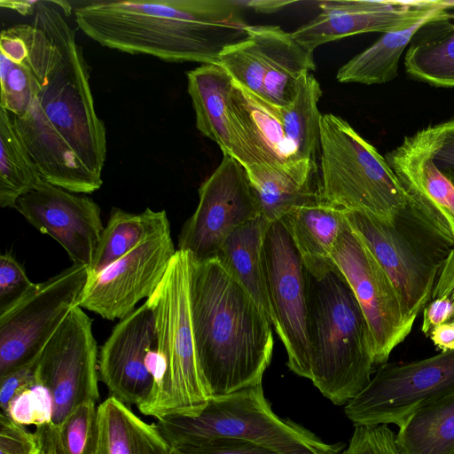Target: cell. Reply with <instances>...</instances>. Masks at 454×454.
Wrapping results in <instances>:
<instances>
[{"label":"cell","mask_w":454,"mask_h":454,"mask_svg":"<svg viewBox=\"0 0 454 454\" xmlns=\"http://www.w3.org/2000/svg\"><path fill=\"white\" fill-rule=\"evenodd\" d=\"M191 314L209 397L262 384L273 355L271 323L216 257L190 270Z\"/></svg>","instance_id":"obj_3"},{"label":"cell","mask_w":454,"mask_h":454,"mask_svg":"<svg viewBox=\"0 0 454 454\" xmlns=\"http://www.w3.org/2000/svg\"><path fill=\"white\" fill-rule=\"evenodd\" d=\"M395 441L402 454H454V393L414 412Z\"/></svg>","instance_id":"obj_31"},{"label":"cell","mask_w":454,"mask_h":454,"mask_svg":"<svg viewBox=\"0 0 454 454\" xmlns=\"http://www.w3.org/2000/svg\"><path fill=\"white\" fill-rule=\"evenodd\" d=\"M320 128V200L393 223L407 200L385 157L338 115L323 114Z\"/></svg>","instance_id":"obj_7"},{"label":"cell","mask_w":454,"mask_h":454,"mask_svg":"<svg viewBox=\"0 0 454 454\" xmlns=\"http://www.w3.org/2000/svg\"><path fill=\"white\" fill-rule=\"evenodd\" d=\"M39 1H1L2 7L14 10L22 15L34 14Z\"/></svg>","instance_id":"obj_46"},{"label":"cell","mask_w":454,"mask_h":454,"mask_svg":"<svg viewBox=\"0 0 454 454\" xmlns=\"http://www.w3.org/2000/svg\"><path fill=\"white\" fill-rule=\"evenodd\" d=\"M43 180L11 114L0 106V206L14 208Z\"/></svg>","instance_id":"obj_32"},{"label":"cell","mask_w":454,"mask_h":454,"mask_svg":"<svg viewBox=\"0 0 454 454\" xmlns=\"http://www.w3.org/2000/svg\"><path fill=\"white\" fill-rule=\"evenodd\" d=\"M437 297H448L454 305V247L441 268L431 300ZM450 321H454V312Z\"/></svg>","instance_id":"obj_43"},{"label":"cell","mask_w":454,"mask_h":454,"mask_svg":"<svg viewBox=\"0 0 454 454\" xmlns=\"http://www.w3.org/2000/svg\"><path fill=\"white\" fill-rule=\"evenodd\" d=\"M422 312L421 332L426 337H428L433 328L450 320L454 312V305L448 297H437L432 299Z\"/></svg>","instance_id":"obj_42"},{"label":"cell","mask_w":454,"mask_h":454,"mask_svg":"<svg viewBox=\"0 0 454 454\" xmlns=\"http://www.w3.org/2000/svg\"><path fill=\"white\" fill-rule=\"evenodd\" d=\"M322 94L319 82L308 73L300 78L293 100L285 106H278L286 138L296 160L318 164L323 114L317 105Z\"/></svg>","instance_id":"obj_30"},{"label":"cell","mask_w":454,"mask_h":454,"mask_svg":"<svg viewBox=\"0 0 454 454\" xmlns=\"http://www.w3.org/2000/svg\"><path fill=\"white\" fill-rule=\"evenodd\" d=\"M387 425L355 427L342 454H402Z\"/></svg>","instance_id":"obj_36"},{"label":"cell","mask_w":454,"mask_h":454,"mask_svg":"<svg viewBox=\"0 0 454 454\" xmlns=\"http://www.w3.org/2000/svg\"><path fill=\"white\" fill-rule=\"evenodd\" d=\"M14 209L41 233L55 239L73 264L90 270L104 230L100 207L91 198L43 179L19 198Z\"/></svg>","instance_id":"obj_16"},{"label":"cell","mask_w":454,"mask_h":454,"mask_svg":"<svg viewBox=\"0 0 454 454\" xmlns=\"http://www.w3.org/2000/svg\"><path fill=\"white\" fill-rule=\"evenodd\" d=\"M87 266L73 264L34 285L0 310V377L38 358L78 301L87 284Z\"/></svg>","instance_id":"obj_10"},{"label":"cell","mask_w":454,"mask_h":454,"mask_svg":"<svg viewBox=\"0 0 454 454\" xmlns=\"http://www.w3.org/2000/svg\"><path fill=\"white\" fill-rule=\"evenodd\" d=\"M342 454V453H341Z\"/></svg>","instance_id":"obj_50"},{"label":"cell","mask_w":454,"mask_h":454,"mask_svg":"<svg viewBox=\"0 0 454 454\" xmlns=\"http://www.w3.org/2000/svg\"><path fill=\"white\" fill-rule=\"evenodd\" d=\"M34 283L10 253L0 255V310L22 296Z\"/></svg>","instance_id":"obj_37"},{"label":"cell","mask_w":454,"mask_h":454,"mask_svg":"<svg viewBox=\"0 0 454 454\" xmlns=\"http://www.w3.org/2000/svg\"><path fill=\"white\" fill-rule=\"evenodd\" d=\"M227 108L232 157L245 168L299 160L286 138L277 106L234 82Z\"/></svg>","instance_id":"obj_20"},{"label":"cell","mask_w":454,"mask_h":454,"mask_svg":"<svg viewBox=\"0 0 454 454\" xmlns=\"http://www.w3.org/2000/svg\"><path fill=\"white\" fill-rule=\"evenodd\" d=\"M96 402H85L74 409L58 429L36 427L41 450L50 454H93L97 438Z\"/></svg>","instance_id":"obj_34"},{"label":"cell","mask_w":454,"mask_h":454,"mask_svg":"<svg viewBox=\"0 0 454 454\" xmlns=\"http://www.w3.org/2000/svg\"><path fill=\"white\" fill-rule=\"evenodd\" d=\"M37 383L51 393L53 403L51 429H58L80 404L98 402V351L92 320L81 307H74L39 355Z\"/></svg>","instance_id":"obj_12"},{"label":"cell","mask_w":454,"mask_h":454,"mask_svg":"<svg viewBox=\"0 0 454 454\" xmlns=\"http://www.w3.org/2000/svg\"><path fill=\"white\" fill-rule=\"evenodd\" d=\"M384 157L404 191L408 208L454 247V184L433 160L428 128L405 137Z\"/></svg>","instance_id":"obj_17"},{"label":"cell","mask_w":454,"mask_h":454,"mask_svg":"<svg viewBox=\"0 0 454 454\" xmlns=\"http://www.w3.org/2000/svg\"><path fill=\"white\" fill-rule=\"evenodd\" d=\"M97 411L93 454H170L156 423H146L115 397L106 398Z\"/></svg>","instance_id":"obj_23"},{"label":"cell","mask_w":454,"mask_h":454,"mask_svg":"<svg viewBox=\"0 0 454 454\" xmlns=\"http://www.w3.org/2000/svg\"><path fill=\"white\" fill-rule=\"evenodd\" d=\"M267 61L263 79L264 99L285 106L294 98L300 78L316 69L313 52L299 43L292 33L275 25H263Z\"/></svg>","instance_id":"obj_26"},{"label":"cell","mask_w":454,"mask_h":454,"mask_svg":"<svg viewBox=\"0 0 454 454\" xmlns=\"http://www.w3.org/2000/svg\"><path fill=\"white\" fill-rule=\"evenodd\" d=\"M170 454H277L255 443L232 439L215 438L171 447Z\"/></svg>","instance_id":"obj_38"},{"label":"cell","mask_w":454,"mask_h":454,"mask_svg":"<svg viewBox=\"0 0 454 454\" xmlns=\"http://www.w3.org/2000/svg\"><path fill=\"white\" fill-rule=\"evenodd\" d=\"M170 447L215 438L247 441L277 454H341L342 443H327L304 427L278 417L262 384L209 397L184 415L157 419Z\"/></svg>","instance_id":"obj_6"},{"label":"cell","mask_w":454,"mask_h":454,"mask_svg":"<svg viewBox=\"0 0 454 454\" xmlns=\"http://www.w3.org/2000/svg\"><path fill=\"white\" fill-rule=\"evenodd\" d=\"M156 346L153 314L145 301L115 325L100 348L98 375L109 396L137 407L148 398L153 378L147 356Z\"/></svg>","instance_id":"obj_19"},{"label":"cell","mask_w":454,"mask_h":454,"mask_svg":"<svg viewBox=\"0 0 454 454\" xmlns=\"http://www.w3.org/2000/svg\"><path fill=\"white\" fill-rule=\"evenodd\" d=\"M346 215L391 279L407 317L415 322L431 301L452 247L430 231L407 205L393 223L358 212L347 211Z\"/></svg>","instance_id":"obj_8"},{"label":"cell","mask_w":454,"mask_h":454,"mask_svg":"<svg viewBox=\"0 0 454 454\" xmlns=\"http://www.w3.org/2000/svg\"><path fill=\"white\" fill-rule=\"evenodd\" d=\"M59 1H39L29 23L0 35V106L43 180L90 194L103 184L106 129L90 70Z\"/></svg>","instance_id":"obj_1"},{"label":"cell","mask_w":454,"mask_h":454,"mask_svg":"<svg viewBox=\"0 0 454 454\" xmlns=\"http://www.w3.org/2000/svg\"><path fill=\"white\" fill-rule=\"evenodd\" d=\"M176 252L171 231L145 240L102 271L89 274L77 306L111 321L126 317L153 295Z\"/></svg>","instance_id":"obj_15"},{"label":"cell","mask_w":454,"mask_h":454,"mask_svg":"<svg viewBox=\"0 0 454 454\" xmlns=\"http://www.w3.org/2000/svg\"><path fill=\"white\" fill-rule=\"evenodd\" d=\"M73 9L78 28L100 45L168 62L217 64L247 35L234 0H91Z\"/></svg>","instance_id":"obj_2"},{"label":"cell","mask_w":454,"mask_h":454,"mask_svg":"<svg viewBox=\"0 0 454 454\" xmlns=\"http://www.w3.org/2000/svg\"><path fill=\"white\" fill-rule=\"evenodd\" d=\"M263 270L271 325L286 348L287 366L298 376L307 379L306 270L279 221L270 223L265 237Z\"/></svg>","instance_id":"obj_14"},{"label":"cell","mask_w":454,"mask_h":454,"mask_svg":"<svg viewBox=\"0 0 454 454\" xmlns=\"http://www.w3.org/2000/svg\"><path fill=\"white\" fill-rule=\"evenodd\" d=\"M41 454H49V453L41 450Z\"/></svg>","instance_id":"obj_49"},{"label":"cell","mask_w":454,"mask_h":454,"mask_svg":"<svg viewBox=\"0 0 454 454\" xmlns=\"http://www.w3.org/2000/svg\"><path fill=\"white\" fill-rule=\"evenodd\" d=\"M449 18L450 19H454V13H449Z\"/></svg>","instance_id":"obj_48"},{"label":"cell","mask_w":454,"mask_h":454,"mask_svg":"<svg viewBox=\"0 0 454 454\" xmlns=\"http://www.w3.org/2000/svg\"><path fill=\"white\" fill-rule=\"evenodd\" d=\"M332 259L364 315L375 366L386 364L411 333L414 322L407 317L391 279L349 223L339 236Z\"/></svg>","instance_id":"obj_11"},{"label":"cell","mask_w":454,"mask_h":454,"mask_svg":"<svg viewBox=\"0 0 454 454\" xmlns=\"http://www.w3.org/2000/svg\"><path fill=\"white\" fill-rule=\"evenodd\" d=\"M259 215L246 168L224 154L199 189V204L181 228L177 250L196 261L214 258L234 230Z\"/></svg>","instance_id":"obj_13"},{"label":"cell","mask_w":454,"mask_h":454,"mask_svg":"<svg viewBox=\"0 0 454 454\" xmlns=\"http://www.w3.org/2000/svg\"><path fill=\"white\" fill-rule=\"evenodd\" d=\"M446 10L434 12L410 27L384 33L373 44L356 55L337 72L340 82L382 84L398 74L400 59L420 28Z\"/></svg>","instance_id":"obj_28"},{"label":"cell","mask_w":454,"mask_h":454,"mask_svg":"<svg viewBox=\"0 0 454 454\" xmlns=\"http://www.w3.org/2000/svg\"><path fill=\"white\" fill-rule=\"evenodd\" d=\"M246 169L260 215L270 223L320 199L318 164L309 160L254 164Z\"/></svg>","instance_id":"obj_21"},{"label":"cell","mask_w":454,"mask_h":454,"mask_svg":"<svg viewBox=\"0 0 454 454\" xmlns=\"http://www.w3.org/2000/svg\"><path fill=\"white\" fill-rule=\"evenodd\" d=\"M433 160L454 184V119L427 127Z\"/></svg>","instance_id":"obj_40"},{"label":"cell","mask_w":454,"mask_h":454,"mask_svg":"<svg viewBox=\"0 0 454 454\" xmlns=\"http://www.w3.org/2000/svg\"><path fill=\"white\" fill-rule=\"evenodd\" d=\"M0 454H41L38 436L1 413Z\"/></svg>","instance_id":"obj_39"},{"label":"cell","mask_w":454,"mask_h":454,"mask_svg":"<svg viewBox=\"0 0 454 454\" xmlns=\"http://www.w3.org/2000/svg\"><path fill=\"white\" fill-rule=\"evenodd\" d=\"M319 8L321 12L314 19L292 33L311 52L322 44L349 35L403 29L434 12L447 11L444 0L323 1Z\"/></svg>","instance_id":"obj_18"},{"label":"cell","mask_w":454,"mask_h":454,"mask_svg":"<svg viewBox=\"0 0 454 454\" xmlns=\"http://www.w3.org/2000/svg\"><path fill=\"white\" fill-rule=\"evenodd\" d=\"M1 413L25 427L50 425L53 415L51 393L44 386L35 383L16 395Z\"/></svg>","instance_id":"obj_35"},{"label":"cell","mask_w":454,"mask_h":454,"mask_svg":"<svg viewBox=\"0 0 454 454\" xmlns=\"http://www.w3.org/2000/svg\"><path fill=\"white\" fill-rule=\"evenodd\" d=\"M428 337L441 352L454 350V321H448L435 326Z\"/></svg>","instance_id":"obj_44"},{"label":"cell","mask_w":454,"mask_h":454,"mask_svg":"<svg viewBox=\"0 0 454 454\" xmlns=\"http://www.w3.org/2000/svg\"><path fill=\"white\" fill-rule=\"evenodd\" d=\"M191 262L189 252L176 250L161 282L145 300L154 317L157 347L148 356L153 387L137 409L157 419L187 414L209 398L192 322Z\"/></svg>","instance_id":"obj_5"},{"label":"cell","mask_w":454,"mask_h":454,"mask_svg":"<svg viewBox=\"0 0 454 454\" xmlns=\"http://www.w3.org/2000/svg\"><path fill=\"white\" fill-rule=\"evenodd\" d=\"M187 90L195 112L196 127L232 156L233 140L228 118V99L234 82L217 64H203L187 74Z\"/></svg>","instance_id":"obj_24"},{"label":"cell","mask_w":454,"mask_h":454,"mask_svg":"<svg viewBox=\"0 0 454 454\" xmlns=\"http://www.w3.org/2000/svg\"><path fill=\"white\" fill-rule=\"evenodd\" d=\"M404 66L414 79L436 87H454V23L447 11L415 35Z\"/></svg>","instance_id":"obj_27"},{"label":"cell","mask_w":454,"mask_h":454,"mask_svg":"<svg viewBox=\"0 0 454 454\" xmlns=\"http://www.w3.org/2000/svg\"><path fill=\"white\" fill-rule=\"evenodd\" d=\"M346 212L319 199L293 208L279 219L304 268L316 278L336 267L332 253L348 223Z\"/></svg>","instance_id":"obj_22"},{"label":"cell","mask_w":454,"mask_h":454,"mask_svg":"<svg viewBox=\"0 0 454 454\" xmlns=\"http://www.w3.org/2000/svg\"><path fill=\"white\" fill-rule=\"evenodd\" d=\"M243 10H250L256 13L270 14L277 12L283 8L294 4L288 0H234Z\"/></svg>","instance_id":"obj_45"},{"label":"cell","mask_w":454,"mask_h":454,"mask_svg":"<svg viewBox=\"0 0 454 454\" xmlns=\"http://www.w3.org/2000/svg\"><path fill=\"white\" fill-rule=\"evenodd\" d=\"M306 294L307 379L333 403L346 404L367 386L374 371L366 319L337 267L320 278L306 270Z\"/></svg>","instance_id":"obj_4"},{"label":"cell","mask_w":454,"mask_h":454,"mask_svg":"<svg viewBox=\"0 0 454 454\" xmlns=\"http://www.w3.org/2000/svg\"><path fill=\"white\" fill-rule=\"evenodd\" d=\"M37 359L0 377L1 412H4L6 411L10 402L16 395L37 383L35 377Z\"/></svg>","instance_id":"obj_41"},{"label":"cell","mask_w":454,"mask_h":454,"mask_svg":"<svg viewBox=\"0 0 454 454\" xmlns=\"http://www.w3.org/2000/svg\"><path fill=\"white\" fill-rule=\"evenodd\" d=\"M270 223L260 215L238 227L223 241L215 257L271 323L263 270V246Z\"/></svg>","instance_id":"obj_25"},{"label":"cell","mask_w":454,"mask_h":454,"mask_svg":"<svg viewBox=\"0 0 454 454\" xmlns=\"http://www.w3.org/2000/svg\"><path fill=\"white\" fill-rule=\"evenodd\" d=\"M450 8H451V9H454V0H451V1H450Z\"/></svg>","instance_id":"obj_47"},{"label":"cell","mask_w":454,"mask_h":454,"mask_svg":"<svg viewBox=\"0 0 454 454\" xmlns=\"http://www.w3.org/2000/svg\"><path fill=\"white\" fill-rule=\"evenodd\" d=\"M454 393V350L379 366L367 386L345 404L354 427H401L418 410Z\"/></svg>","instance_id":"obj_9"},{"label":"cell","mask_w":454,"mask_h":454,"mask_svg":"<svg viewBox=\"0 0 454 454\" xmlns=\"http://www.w3.org/2000/svg\"><path fill=\"white\" fill-rule=\"evenodd\" d=\"M169 231L170 224L165 210L155 211L146 207L143 212L135 214L113 207L100 235L90 274L102 271L145 240Z\"/></svg>","instance_id":"obj_29"},{"label":"cell","mask_w":454,"mask_h":454,"mask_svg":"<svg viewBox=\"0 0 454 454\" xmlns=\"http://www.w3.org/2000/svg\"><path fill=\"white\" fill-rule=\"evenodd\" d=\"M243 40L226 47L219 56L217 65L232 80L264 98L263 79L267 61V45L263 25H248Z\"/></svg>","instance_id":"obj_33"}]
</instances>
